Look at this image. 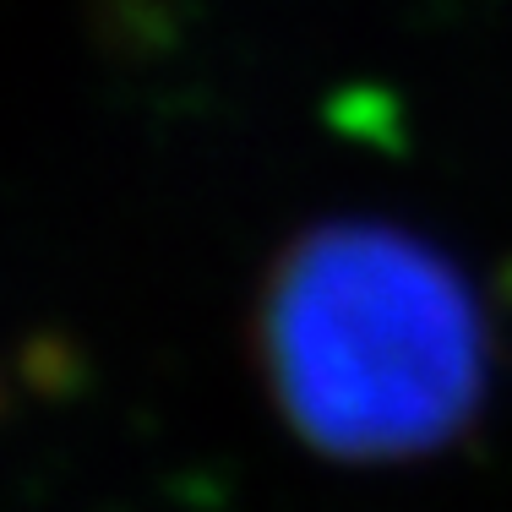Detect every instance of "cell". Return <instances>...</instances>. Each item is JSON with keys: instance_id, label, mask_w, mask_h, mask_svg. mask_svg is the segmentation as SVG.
Instances as JSON below:
<instances>
[{"instance_id": "6da1fadb", "label": "cell", "mask_w": 512, "mask_h": 512, "mask_svg": "<svg viewBox=\"0 0 512 512\" xmlns=\"http://www.w3.org/2000/svg\"><path fill=\"white\" fill-rule=\"evenodd\" d=\"M262 355L295 431L349 458L442 442L485 387V327L458 273L371 224L316 229L284 256Z\"/></svg>"}]
</instances>
